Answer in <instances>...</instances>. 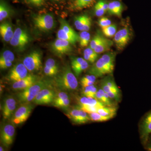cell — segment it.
Masks as SVG:
<instances>
[{
	"label": "cell",
	"mask_w": 151,
	"mask_h": 151,
	"mask_svg": "<svg viewBox=\"0 0 151 151\" xmlns=\"http://www.w3.org/2000/svg\"><path fill=\"white\" fill-rule=\"evenodd\" d=\"M116 53L113 52H108L102 55L94 63L88 71V73L97 77L110 74L113 72L115 68Z\"/></svg>",
	"instance_id": "cell-1"
},
{
	"label": "cell",
	"mask_w": 151,
	"mask_h": 151,
	"mask_svg": "<svg viewBox=\"0 0 151 151\" xmlns=\"http://www.w3.org/2000/svg\"><path fill=\"white\" fill-rule=\"evenodd\" d=\"M71 68L69 65L64 66L55 76V82L60 90L73 91L78 88V80Z\"/></svg>",
	"instance_id": "cell-2"
},
{
	"label": "cell",
	"mask_w": 151,
	"mask_h": 151,
	"mask_svg": "<svg viewBox=\"0 0 151 151\" xmlns=\"http://www.w3.org/2000/svg\"><path fill=\"white\" fill-rule=\"evenodd\" d=\"M51 82L48 79L38 80L34 84L19 92L17 94L18 100L22 104L28 103L33 101L36 96L45 88L50 87Z\"/></svg>",
	"instance_id": "cell-3"
},
{
	"label": "cell",
	"mask_w": 151,
	"mask_h": 151,
	"mask_svg": "<svg viewBox=\"0 0 151 151\" xmlns=\"http://www.w3.org/2000/svg\"><path fill=\"white\" fill-rule=\"evenodd\" d=\"M32 21L35 27L44 32H49L55 27L54 17L52 14L35 15Z\"/></svg>",
	"instance_id": "cell-4"
},
{
	"label": "cell",
	"mask_w": 151,
	"mask_h": 151,
	"mask_svg": "<svg viewBox=\"0 0 151 151\" xmlns=\"http://www.w3.org/2000/svg\"><path fill=\"white\" fill-rule=\"evenodd\" d=\"M30 41L28 33L20 27L17 28L10 41L11 45L18 50H22Z\"/></svg>",
	"instance_id": "cell-5"
},
{
	"label": "cell",
	"mask_w": 151,
	"mask_h": 151,
	"mask_svg": "<svg viewBox=\"0 0 151 151\" xmlns=\"http://www.w3.org/2000/svg\"><path fill=\"white\" fill-rule=\"evenodd\" d=\"M33 108L29 103L23 104L16 111L12 118V122L14 125H19L24 123L29 117Z\"/></svg>",
	"instance_id": "cell-6"
},
{
	"label": "cell",
	"mask_w": 151,
	"mask_h": 151,
	"mask_svg": "<svg viewBox=\"0 0 151 151\" xmlns=\"http://www.w3.org/2000/svg\"><path fill=\"white\" fill-rule=\"evenodd\" d=\"M23 63L29 71L39 70L42 66L41 53L37 50L32 52L24 58Z\"/></svg>",
	"instance_id": "cell-7"
},
{
	"label": "cell",
	"mask_w": 151,
	"mask_h": 151,
	"mask_svg": "<svg viewBox=\"0 0 151 151\" xmlns=\"http://www.w3.org/2000/svg\"><path fill=\"white\" fill-rule=\"evenodd\" d=\"M131 35L129 29L127 26L122 28L116 32L113 41L118 50H123L126 47L129 42Z\"/></svg>",
	"instance_id": "cell-8"
},
{
	"label": "cell",
	"mask_w": 151,
	"mask_h": 151,
	"mask_svg": "<svg viewBox=\"0 0 151 151\" xmlns=\"http://www.w3.org/2000/svg\"><path fill=\"white\" fill-rule=\"evenodd\" d=\"M71 43L67 40L57 39L52 43V51L58 56L68 54L73 51Z\"/></svg>",
	"instance_id": "cell-9"
},
{
	"label": "cell",
	"mask_w": 151,
	"mask_h": 151,
	"mask_svg": "<svg viewBox=\"0 0 151 151\" xmlns=\"http://www.w3.org/2000/svg\"><path fill=\"white\" fill-rule=\"evenodd\" d=\"M67 116L76 124H86L90 121L89 114L78 108V106L70 110L67 114Z\"/></svg>",
	"instance_id": "cell-10"
},
{
	"label": "cell",
	"mask_w": 151,
	"mask_h": 151,
	"mask_svg": "<svg viewBox=\"0 0 151 151\" xmlns=\"http://www.w3.org/2000/svg\"><path fill=\"white\" fill-rule=\"evenodd\" d=\"M55 96L54 91L48 87L42 89L33 101L37 105H47L53 102Z\"/></svg>",
	"instance_id": "cell-11"
},
{
	"label": "cell",
	"mask_w": 151,
	"mask_h": 151,
	"mask_svg": "<svg viewBox=\"0 0 151 151\" xmlns=\"http://www.w3.org/2000/svg\"><path fill=\"white\" fill-rule=\"evenodd\" d=\"M28 71L23 63H18L10 70L8 75V79L13 82L19 81L27 76Z\"/></svg>",
	"instance_id": "cell-12"
},
{
	"label": "cell",
	"mask_w": 151,
	"mask_h": 151,
	"mask_svg": "<svg viewBox=\"0 0 151 151\" xmlns=\"http://www.w3.org/2000/svg\"><path fill=\"white\" fill-rule=\"evenodd\" d=\"M15 129L14 125L6 124L1 130V141L4 145L9 147L13 143L14 139Z\"/></svg>",
	"instance_id": "cell-13"
},
{
	"label": "cell",
	"mask_w": 151,
	"mask_h": 151,
	"mask_svg": "<svg viewBox=\"0 0 151 151\" xmlns=\"http://www.w3.org/2000/svg\"><path fill=\"white\" fill-rule=\"evenodd\" d=\"M17 101L12 96H8L4 99L2 108L3 117L4 120H7L12 116L16 109Z\"/></svg>",
	"instance_id": "cell-14"
},
{
	"label": "cell",
	"mask_w": 151,
	"mask_h": 151,
	"mask_svg": "<svg viewBox=\"0 0 151 151\" xmlns=\"http://www.w3.org/2000/svg\"><path fill=\"white\" fill-rule=\"evenodd\" d=\"M70 60L71 69L76 77H78L83 71L89 68L88 62L84 58L73 57Z\"/></svg>",
	"instance_id": "cell-15"
},
{
	"label": "cell",
	"mask_w": 151,
	"mask_h": 151,
	"mask_svg": "<svg viewBox=\"0 0 151 151\" xmlns=\"http://www.w3.org/2000/svg\"><path fill=\"white\" fill-rule=\"evenodd\" d=\"M38 80L37 77L36 76L29 74L25 78L14 82L12 87L14 90L23 91L34 84Z\"/></svg>",
	"instance_id": "cell-16"
},
{
	"label": "cell",
	"mask_w": 151,
	"mask_h": 151,
	"mask_svg": "<svg viewBox=\"0 0 151 151\" xmlns=\"http://www.w3.org/2000/svg\"><path fill=\"white\" fill-rule=\"evenodd\" d=\"M74 24L76 29L81 31H88L92 26V19L87 15L84 14L74 17Z\"/></svg>",
	"instance_id": "cell-17"
},
{
	"label": "cell",
	"mask_w": 151,
	"mask_h": 151,
	"mask_svg": "<svg viewBox=\"0 0 151 151\" xmlns=\"http://www.w3.org/2000/svg\"><path fill=\"white\" fill-rule=\"evenodd\" d=\"M140 135L143 142L145 143L148 140L151 134V111L143 119L140 126Z\"/></svg>",
	"instance_id": "cell-18"
},
{
	"label": "cell",
	"mask_w": 151,
	"mask_h": 151,
	"mask_svg": "<svg viewBox=\"0 0 151 151\" xmlns=\"http://www.w3.org/2000/svg\"><path fill=\"white\" fill-rule=\"evenodd\" d=\"M101 87L106 93L114 92L121 94V90L118 87L113 77L110 76L105 77L101 82Z\"/></svg>",
	"instance_id": "cell-19"
},
{
	"label": "cell",
	"mask_w": 151,
	"mask_h": 151,
	"mask_svg": "<svg viewBox=\"0 0 151 151\" xmlns=\"http://www.w3.org/2000/svg\"><path fill=\"white\" fill-rule=\"evenodd\" d=\"M14 33L12 25L8 22H4L0 25V34L5 42H10Z\"/></svg>",
	"instance_id": "cell-20"
},
{
	"label": "cell",
	"mask_w": 151,
	"mask_h": 151,
	"mask_svg": "<svg viewBox=\"0 0 151 151\" xmlns=\"http://www.w3.org/2000/svg\"><path fill=\"white\" fill-rule=\"evenodd\" d=\"M96 1L97 0H73L70 7L73 11H81L92 6Z\"/></svg>",
	"instance_id": "cell-21"
},
{
	"label": "cell",
	"mask_w": 151,
	"mask_h": 151,
	"mask_svg": "<svg viewBox=\"0 0 151 151\" xmlns=\"http://www.w3.org/2000/svg\"><path fill=\"white\" fill-rule=\"evenodd\" d=\"M96 99L105 106H115L114 100L108 96L102 88L98 89L96 95Z\"/></svg>",
	"instance_id": "cell-22"
},
{
	"label": "cell",
	"mask_w": 151,
	"mask_h": 151,
	"mask_svg": "<svg viewBox=\"0 0 151 151\" xmlns=\"http://www.w3.org/2000/svg\"><path fill=\"white\" fill-rule=\"evenodd\" d=\"M78 105H79L96 106L99 108L105 106L97 99L92 98V97H85V96L78 98Z\"/></svg>",
	"instance_id": "cell-23"
},
{
	"label": "cell",
	"mask_w": 151,
	"mask_h": 151,
	"mask_svg": "<svg viewBox=\"0 0 151 151\" xmlns=\"http://www.w3.org/2000/svg\"><path fill=\"white\" fill-rule=\"evenodd\" d=\"M11 14L12 11L8 4L5 1L1 0L0 2V21H3L8 18Z\"/></svg>",
	"instance_id": "cell-24"
},
{
	"label": "cell",
	"mask_w": 151,
	"mask_h": 151,
	"mask_svg": "<svg viewBox=\"0 0 151 151\" xmlns=\"http://www.w3.org/2000/svg\"><path fill=\"white\" fill-rule=\"evenodd\" d=\"M113 42L112 41L106 38L101 43L98 45L94 48V51L98 54L109 51L111 49V47L113 45Z\"/></svg>",
	"instance_id": "cell-25"
},
{
	"label": "cell",
	"mask_w": 151,
	"mask_h": 151,
	"mask_svg": "<svg viewBox=\"0 0 151 151\" xmlns=\"http://www.w3.org/2000/svg\"><path fill=\"white\" fill-rule=\"evenodd\" d=\"M58 38L69 42L72 45H74L79 42V38L75 37L65 32L63 29L60 28L57 34Z\"/></svg>",
	"instance_id": "cell-26"
},
{
	"label": "cell",
	"mask_w": 151,
	"mask_h": 151,
	"mask_svg": "<svg viewBox=\"0 0 151 151\" xmlns=\"http://www.w3.org/2000/svg\"><path fill=\"white\" fill-rule=\"evenodd\" d=\"M117 108L115 106H104L99 108L97 112L102 116L113 119L117 113Z\"/></svg>",
	"instance_id": "cell-27"
},
{
	"label": "cell",
	"mask_w": 151,
	"mask_h": 151,
	"mask_svg": "<svg viewBox=\"0 0 151 151\" xmlns=\"http://www.w3.org/2000/svg\"><path fill=\"white\" fill-rule=\"evenodd\" d=\"M59 22L60 23V28L63 29L67 33L75 37L79 38V35L76 33L74 30L70 26V25L68 24L66 21L63 19H60Z\"/></svg>",
	"instance_id": "cell-28"
},
{
	"label": "cell",
	"mask_w": 151,
	"mask_h": 151,
	"mask_svg": "<svg viewBox=\"0 0 151 151\" xmlns=\"http://www.w3.org/2000/svg\"><path fill=\"white\" fill-rule=\"evenodd\" d=\"M79 42L81 47H86L90 41V34L87 31H81L79 35Z\"/></svg>",
	"instance_id": "cell-29"
},
{
	"label": "cell",
	"mask_w": 151,
	"mask_h": 151,
	"mask_svg": "<svg viewBox=\"0 0 151 151\" xmlns=\"http://www.w3.org/2000/svg\"><path fill=\"white\" fill-rule=\"evenodd\" d=\"M117 27L116 24H112L102 29V32L106 37L110 38L115 36L117 32Z\"/></svg>",
	"instance_id": "cell-30"
},
{
	"label": "cell",
	"mask_w": 151,
	"mask_h": 151,
	"mask_svg": "<svg viewBox=\"0 0 151 151\" xmlns=\"http://www.w3.org/2000/svg\"><path fill=\"white\" fill-rule=\"evenodd\" d=\"M90 121L95 122H107L112 119L110 117L102 116L98 112H93L89 114Z\"/></svg>",
	"instance_id": "cell-31"
},
{
	"label": "cell",
	"mask_w": 151,
	"mask_h": 151,
	"mask_svg": "<svg viewBox=\"0 0 151 151\" xmlns=\"http://www.w3.org/2000/svg\"><path fill=\"white\" fill-rule=\"evenodd\" d=\"M106 38L104 37L103 35H102L100 33H98L96 35L94 36L92 40L90 41L89 44V47H91L92 49H94V48L98 45L101 43Z\"/></svg>",
	"instance_id": "cell-32"
},
{
	"label": "cell",
	"mask_w": 151,
	"mask_h": 151,
	"mask_svg": "<svg viewBox=\"0 0 151 151\" xmlns=\"http://www.w3.org/2000/svg\"><path fill=\"white\" fill-rule=\"evenodd\" d=\"M14 59V55L12 52L9 50H5L0 57V61H11L13 62Z\"/></svg>",
	"instance_id": "cell-33"
},
{
	"label": "cell",
	"mask_w": 151,
	"mask_h": 151,
	"mask_svg": "<svg viewBox=\"0 0 151 151\" xmlns=\"http://www.w3.org/2000/svg\"><path fill=\"white\" fill-rule=\"evenodd\" d=\"M70 100L69 98L66 100L53 103V105L56 108L61 109H67L70 106Z\"/></svg>",
	"instance_id": "cell-34"
},
{
	"label": "cell",
	"mask_w": 151,
	"mask_h": 151,
	"mask_svg": "<svg viewBox=\"0 0 151 151\" xmlns=\"http://www.w3.org/2000/svg\"><path fill=\"white\" fill-rule=\"evenodd\" d=\"M94 12L96 16L98 17L103 16L106 12L98 2L95 4V6H94Z\"/></svg>",
	"instance_id": "cell-35"
},
{
	"label": "cell",
	"mask_w": 151,
	"mask_h": 151,
	"mask_svg": "<svg viewBox=\"0 0 151 151\" xmlns=\"http://www.w3.org/2000/svg\"><path fill=\"white\" fill-rule=\"evenodd\" d=\"M78 107L89 114L93 112H97L98 109L100 108L96 106H86V105H78Z\"/></svg>",
	"instance_id": "cell-36"
},
{
	"label": "cell",
	"mask_w": 151,
	"mask_h": 151,
	"mask_svg": "<svg viewBox=\"0 0 151 151\" xmlns=\"http://www.w3.org/2000/svg\"><path fill=\"white\" fill-rule=\"evenodd\" d=\"M98 23L99 26L102 29L112 24L111 21L105 17L101 18L98 21Z\"/></svg>",
	"instance_id": "cell-37"
},
{
	"label": "cell",
	"mask_w": 151,
	"mask_h": 151,
	"mask_svg": "<svg viewBox=\"0 0 151 151\" xmlns=\"http://www.w3.org/2000/svg\"><path fill=\"white\" fill-rule=\"evenodd\" d=\"M68 98H69L68 94L65 93V92L62 91V92L58 93L57 95H55L54 100L52 103L59 102V101L66 100V99H68Z\"/></svg>",
	"instance_id": "cell-38"
},
{
	"label": "cell",
	"mask_w": 151,
	"mask_h": 151,
	"mask_svg": "<svg viewBox=\"0 0 151 151\" xmlns=\"http://www.w3.org/2000/svg\"><path fill=\"white\" fill-rule=\"evenodd\" d=\"M113 4L117 12V17H122L123 10V6L121 2L118 1H113Z\"/></svg>",
	"instance_id": "cell-39"
},
{
	"label": "cell",
	"mask_w": 151,
	"mask_h": 151,
	"mask_svg": "<svg viewBox=\"0 0 151 151\" xmlns=\"http://www.w3.org/2000/svg\"><path fill=\"white\" fill-rule=\"evenodd\" d=\"M45 66L59 71V68H58V65L57 64L55 60L52 58H48L46 60L45 63Z\"/></svg>",
	"instance_id": "cell-40"
},
{
	"label": "cell",
	"mask_w": 151,
	"mask_h": 151,
	"mask_svg": "<svg viewBox=\"0 0 151 151\" xmlns=\"http://www.w3.org/2000/svg\"><path fill=\"white\" fill-rule=\"evenodd\" d=\"M98 54H99L94 51V49H92L90 47H87V48L85 49L84 51V55H86L93 58L96 60L99 57Z\"/></svg>",
	"instance_id": "cell-41"
},
{
	"label": "cell",
	"mask_w": 151,
	"mask_h": 151,
	"mask_svg": "<svg viewBox=\"0 0 151 151\" xmlns=\"http://www.w3.org/2000/svg\"><path fill=\"white\" fill-rule=\"evenodd\" d=\"M44 72L47 76L53 77V76H55L57 75L59 71L45 65L44 68Z\"/></svg>",
	"instance_id": "cell-42"
},
{
	"label": "cell",
	"mask_w": 151,
	"mask_h": 151,
	"mask_svg": "<svg viewBox=\"0 0 151 151\" xmlns=\"http://www.w3.org/2000/svg\"><path fill=\"white\" fill-rule=\"evenodd\" d=\"M29 4L35 6H40L43 4L45 0H24Z\"/></svg>",
	"instance_id": "cell-43"
},
{
	"label": "cell",
	"mask_w": 151,
	"mask_h": 151,
	"mask_svg": "<svg viewBox=\"0 0 151 151\" xmlns=\"http://www.w3.org/2000/svg\"><path fill=\"white\" fill-rule=\"evenodd\" d=\"M97 77L95 76L90 74L85 76L82 77L81 79V82H85V81H92L95 82Z\"/></svg>",
	"instance_id": "cell-44"
},
{
	"label": "cell",
	"mask_w": 151,
	"mask_h": 151,
	"mask_svg": "<svg viewBox=\"0 0 151 151\" xmlns=\"http://www.w3.org/2000/svg\"><path fill=\"white\" fill-rule=\"evenodd\" d=\"M107 12L109 14L116 16L117 17L118 16L117 11L114 6L113 1L109 3V6H108V10Z\"/></svg>",
	"instance_id": "cell-45"
},
{
	"label": "cell",
	"mask_w": 151,
	"mask_h": 151,
	"mask_svg": "<svg viewBox=\"0 0 151 151\" xmlns=\"http://www.w3.org/2000/svg\"><path fill=\"white\" fill-rule=\"evenodd\" d=\"M95 86V85H92L91 86H86V87H83V94L84 96L86 97H89L90 96V93L92 92V89L93 87Z\"/></svg>",
	"instance_id": "cell-46"
},
{
	"label": "cell",
	"mask_w": 151,
	"mask_h": 151,
	"mask_svg": "<svg viewBox=\"0 0 151 151\" xmlns=\"http://www.w3.org/2000/svg\"><path fill=\"white\" fill-rule=\"evenodd\" d=\"M12 63L11 61H0V68L2 70L7 69L12 66Z\"/></svg>",
	"instance_id": "cell-47"
},
{
	"label": "cell",
	"mask_w": 151,
	"mask_h": 151,
	"mask_svg": "<svg viewBox=\"0 0 151 151\" xmlns=\"http://www.w3.org/2000/svg\"><path fill=\"white\" fill-rule=\"evenodd\" d=\"M98 2L100 4L101 6L103 7L104 9V10L105 12H108V6H109V3L107 2L106 1H104V0H100L98 1Z\"/></svg>",
	"instance_id": "cell-48"
},
{
	"label": "cell",
	"mask_w": 151,
	"mask_h": 151,
	"mask_svg": "<svg viewBox=\"0 0 151 151\" xmlns=\"http://www.w3.org/2000/svg\"><path fill=\"white\" fill-rule=\"evenodd\" d=\"M94 83L95 82H92V81H85V82H81V84L82 87H85L86 86L94 85Z\"/></svg>",
	"instance_id": "cell-49"
},
{
	"label": "cell",
	"mask_w": 151,
	"mask_h": 151,
	"mask_svg": "<svg viewBox=\"0 0 151 151\" xmlns=\"http://www.w3.org/2000/svg\"><path fill=\"white\" fill-rule=\"evenodd\" d=\"M148 148L149 150H151V137L150 138V142H149L148 144Z\"/></svg>",
	"instance_id": "cell-50"
},
{
	"label": "cell",
	"mask_w": 151,
	"mask_h": 151,
	"mask_svg": "<svg viewBox=\"0 0 151 151\" xmlns=\"http://www.w3.org/2000/svg\"><path fill=\"white\" fill-rule=\"evenodd\" d=\"M51 1H52L54 2H59L63 0H51Z\"/></svg>",
	"instance_id": "cell-51"
},
{
	"label": "cell",
	"mask_w": 151,
	"mask_h": 151,
	"mask_svg": "<svg viewBox=\"0 0 151 151\" xmlns=\"http://www.w3.org/2000/svg\"><path fill=\"white\" fill-rule=\"evenodd\" d=\"M0 151H4V149H3V148L2 147H1H1H0Z\"/></svg>",
	"instance_id": "cell-52"
}]
</instances>
